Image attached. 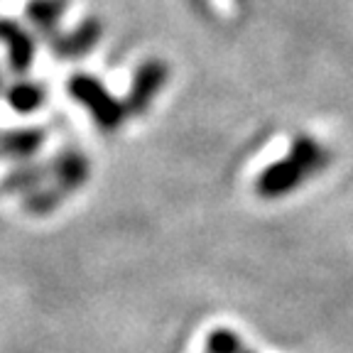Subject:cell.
Returning a JSON list of instances; mask_svg holds the SVG:
<instances>
[{"label": "cell", "mask_w": 353, "mask_h": 353, "mask_svg": "<svg viewBox=\"0 0 353 353\" xmlns=\"http://www.w3.org/2000/svg\"><path fill=\"white\" fill-rule=\"evenodd\" d=\"M329 162V150L321 148L312 135H297L285 160L268 167L260 174L255 189L263 199H280L292 189H297L307 176L319 174Z\"/></svg>", "instance_id": "1"}, {"label": "cell", "mask_w": 353, "mask_h": 353, "mask_svg": "<svg viewBox=\"0 0 353 353\" xmlns=\"http://www.w3.org/2000/svg\"><path fill=\"white\" fill-rule=\"evenodd\" d=\"M69 91L72 96L83 103L91 116H94L96 125H101L103 130H116L123 125V121L128 118V105L125 101H118L105 91V86L101 81H96L88 74H74L69 81Z\"/></svg>", "instance_id": "2"}, {"label": "cell", "mask_w": 353, "mask_h": 353, "mask_svg": "<svg viewBox=\"0 0 353 353\" xmlns=\"http://www.w3.org/2000/svg\"><path fill=\"white\" fill-rule=\"evenodd\" d=\"M167 79H170V72H167V64L160 59H148L138 66V72L132 77L130 91H128V113L132 116H143L148 113L152 101L157 99L162 88H165Z\"/></svg>", "instance_id": "3"}, {"label": "cell", "mask_w": 353, "mask_h": 353, "mask_svg": "<svg viewBox=\"0 0 353 353\" xmlns=\"http://www.w3.org/2000/svg\"><path fill=\"white\" fill-rule=\"evenodd\" d=\"M101 22L94 20V17H88L79 25L77 30H72L69 34H61L57 32L54 37H50V50L54 52L59 59H74V57H83L86 52H91L99 44L101 39Z\"/></svg>", "instance_id": "4"}, {"label": "cell", "mask_w": 353, "mask_h": 353, "mask_svg": "<svg viewBox=\"0 0 353 353\" xmlns=\"http://www.w3.org/2000/svg\"><path fill=\"white\" fill-rule=\"evenodd\" d=\"M50 172L54 176L57 187L64 194H72L86 184L88 174H91V165H88L86 154L79 152V150H64L54 157Z\"/></svg>", "instance_id": "5"}, {"label": "cell", "mask_w": 353, "mask_h": 353, "mask_svg": "<svg viewBox=\"0 0 353 353\" xmlns=\"http://www.w3.org/2000/svg\"><path fill=\"white\" fill-rule=\"evenodd\" d=\"M0 39L8 44L12 72H28L34 59V39L30 37V32H25L15 20H0Z\"/></svg>", "instance_id": "6"}, {"label": "cell", "mask_w": 353, "mask_h": 353, "mask_svg": "<svg viewBox=\"0 0 353 353\" xmlns=\"http://www.w3.org/2000/svg\"><path fill=\"white\" fill-rule=\"evenodd\" d=\"M44 145V130L28 128V130H10L0 135V157H12V160H30L34 152Z\"/></svg>", "instance_id": "7"}, {"label": "cell", "mask_w": 353, "mask_h": 353, "mask_svg": "<svg viewBox=\"0 0 353 353\" xmlns=\"http://www.w3.org/2000/svg\"><path fill=\"white\" fill-rule=\"evenodd\" d=\"M66 10V0H32L28 6V17L42 37H54L57 25Z\"/></svg>", "instance_id": "8"}, {"label": "cell", "mask_w": 353, "mask_h": 353, "mask_svg": "<svg viewBox=\"0 0 353 353\" xmlns=\"http://www.w3.org/2000/svg\"><path fill=\"white\" fill-rule=\"evenodd\" d=\"M50 172V165H34V162H22L20 167L10 172L6 176V182H3V189L6 192H34L39 189V184L47 179Z\"/></svg>", "instance_id": "9"}, {"label": "cell", "mask_w": 353, "mask_h": 353, "mask_svg": "<svg viewBox=\"0 0 353 353\" xmlns=\"http://www.w3.org/2000/svg\"><path fill=\"white\" fill-rule=\"evenodd\" d=\"M8 101L20 113H32L44 103V88L32 81H20L8 91Z\"/></svg>", "instance_id": "10"}, {"label": "cell", "mask_w": 353, "mask_h": 353, "mask_svg": "<svg viewBox=\"0 0 353 353\" xmlns=\"http://www.w3.org/2000/svg\"><path fill=\"white\" fill-rule=\"evenodd\" d=\"M64 199H66V194L61 192L57 184L54 187H39L25 196V209H28L30 214L44 216V214H52Z\"/></svg>", "instance_id": "11"}, {"label": "cell", "mask_w": 353, "mask_h": 353, "mask_svg": "<svg viewBox=\"0 0 353 353\" xmlns=\"http://www.w3.org/2000/svg\"><path fill=\"white\" fill-rule=\"evenodd\" d=\"M0 91H3V77H0Z\"/></svg>", "instance_id": "12"}]
</instances>
